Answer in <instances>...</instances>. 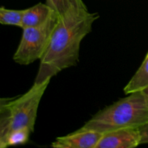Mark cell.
<instances>
[{"mask_svg": "<svg viewBox=\"0 0 148 148\" xmlns=\"http://www.w3.org/2000/svg\"><path fill=\"white\" fill-rule=\"evenodd\" d=\"M141 137V144H148V121L138 128Z\"/></svg>", "mask_w": 148, "mask_h": 148, "instance_id": "7c38bea8", "label": "cell"}, {"mask_svg": "<svg viewBox=\"0 0 148 148\" xmlns=\"http://www.w3.org/2000/svg\"><path fill=\"white\" fill-rule=\"evenodd\" d=\"M143 91L145 92V93H146L148 95V86L147 87V88H145L144 90H143Z\"/></svg>", "mask_w": 148, "mask_h": 148, "instance_id": "4fadbf2b", "label": "cell"}, {"mask_svg": "<svg viewBox=\"0 0 148 148\" xmlns=\"http://www.w3.org/2000/svg\"><path fill=\"white\" fill-rule=\"evenodd\" d=\"M46 3L59 17L72 12L88 10L82 0H46Z\"/></svg>", "mask_w": 148, "mask_h": 148, "instance_id": "9c48e42d", "label": "cell"}, {"mask_svg": "<svg viewBox=\"0 0 148 148\" xmlns=\"http://www.w3.org/2000/svg\"><path fill=\"white\" fill-rule=\"evenodd\" d=\"M59 20L58 15L53 12L49 20L42 25L23 29L21 40L13 56V60L19 64L28 65L41 59Z\"/></svg>", "mask_w": 148, "mask_h": 148, "instance_id": "277c9868", "label": "cell"}, {"mask_svg": "<svg viewBox=\"0 0 148 148\" xmlns=\"http://www.w3.org/2000/svg\"><path fill=\"white\" fill-rule=\"evenodd\" d=\"M141 145L138 128H125L103 134L96 148H133Z\"/></svg>", "mask_w": 148, "mask_h": 148, "instance_id": "5b68a950", "label": "cell"}, {"mask_svg": "<svg viewBox=\"0 0 148 148\" xmlns=\"http://www.w3.org/2000/svg\"><path fill=\"white\" fill-rule=\"evenodd\" d=\"M103 134L93 130H79L56 138L51 144L54 148H96Z\"/></svg>", "mask_w": 148, "mask_h": 148, "instance_id": "8992f818", "label": "cell"}, {"mask_svg": "<svg viewBox=\"0 0 148 148\" xmlns=\"http://www.w3.org/2000/svg\"><path fill=\"white\" fill-rule=\"evenodd\" d=\"M25 10H10L4 7L0 8V23L6 25L22 27Z\"/></svg>", "mask_w": 148, "mask_h": 148, "instance_id": "8fae6325", "label": "cell"}, {"mask_svg": "<svg viewBox=\"0 0 148 148\" xmlns=\"http://www.w3.org/2000/svg\"><path fill=\"white\" fill-rule=\"evenodd\" d=\"M98 13L88 10L75 11L59 17L46 52L40 59L35 83H40L64 69L75 66L79 61V49L84 38L92 30Z\"/></svg>", "mask_w": 148, "mask_h": 148, "instance_id": "6da1fadb", "label": "cell"}, {"mask_svg": "<svg viewBox=\"0 0 148 148\" xmlns=\"http://www.w3.org/2000/svg\"><path fill=\"white\" fill-rule=\"evenodd\" d=\"M147 121L148 95L140 90L100 111L81 128L104 134L120 129L139 128Z\"/></svg>", "mask_w": 148, "mask_h": 148, "instance_id": "7a4b0ae2", "label": "cell"}, {"mask_svg": "<svg viewBox=\"0 0 148 148\" xmlns=\"http://www.w3.org/2000/svg\"><path fill=\"white\" fill-rule=\"evenodd\" d=\"M148 86V53L141 66L124 89L126 95L144 90Z\"/></svg>", "mask_w": 148, "mask_h": 148, "instance_id": "ba28073f", "label": "cell"}, {"mask_svg": "<svg viewBox=\"0 0 148 148\" xmlns=\"http://www.w3.org/2000/svg\"><path fill=\"white\" fill-rule=\"evenodd\" d=\"M32 132L27 127L17 129L10 132L4 139L0 140V147L4 148L10 146L20 145L27 143Z\"/></svg>", "mask_w": 148, "mask_h": 148, "instance_id": "30bf717a", "label": "cell"}, {"mask_svg": "<svg viewBox=\"0 0 148 148\" xmlns=\"http://www.w3.org/2000/svg\"><path fill=\"white\" fill-rule=\"evenodd\" d=\"M50 80L34 82L27 92L17 98H1L0 140L17 129L27 127L34 131L39 104Z\"/></svg>", "mask_w": 148, "mask_h": 148, "instance_id": "3957f363", "label": "cell"}, {"mask_svg": "<svg viewBox=\"0 0 148 148\" xmlns=\"http://www.w3.org/2000/svg\"><path fill=\"white\" fill-rule=\"evenodd\" d=\"M53 10L47 4L38 3L25 10L22 23V29L42 25L51 16Z\"/></svg>", "mask_w": 148, "mask_h": 148, "instance_id": "52a82bcc", "label": "cell"}]
</instances>
